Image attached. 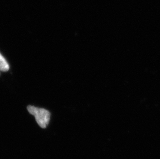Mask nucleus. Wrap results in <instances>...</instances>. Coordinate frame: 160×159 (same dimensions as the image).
Masks as SVG:
<instances>
[{
	"mask_svg": "<svg viewBox=\"0 0 160 159\" xmlns=\"http://www.w3.org/2000/svg\"><path fill=\"white\" fill-rule=\"evenodd\" d=\"M27 110L30 114L35 117L39 126L43 129L47 127L50 121V112L45 108H39L32 105L28 106Z\"/></svg>",
	"mask_w": 160,
	"mask_h": 159,
	"instance_id": "1",
	"label": "nucleus"
},
{
	"mask_svg": "<svg viewBox=\"0 0 160 159\" xmlns=\"http://www.w3.org/2000/svg\"><path fill=\"white\" fill-rule=\"evenodd\" d=\"M9 64L0 53V71L3 72H6L9 70Z\"/></svg>",
	"mask_w": 160,
	"mask_h": 159,
	"instance_id": "2",
	"label": "nucleus"
}]
</instances>
